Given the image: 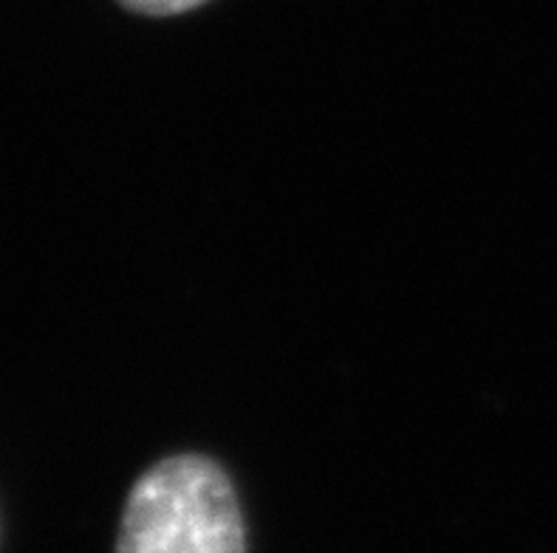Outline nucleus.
I'll return each mask as SVG.
<instances>
[{"mask_svg":"<svg viewBox=\"0 0 557 553\" xmlns=\"http://www.w3.org/2000/svg\"><path fill=\"white\" fill-rule=\"evenodd\" d=\"M116 553H247L233 480L205 455H170L125 500Z\"/></svg>","mask_w":557,"mask_h":553,"instance_id":"1","label":"nucleus"},{"mask_svg":"<svg viewBox=\"0 0 557 553\" xmlns=\"http://www.w3.org/2000/svg\"><path fill=\"white\" fill-rule=\"evenodd\" d=\"M120 3L131 12L148 14V17H176V14L205 7L207 0H120Z\"/></svg>","mask_w":557,"mask_h":553,"instance_id":"2","label":"nucleus"}]
</instances>
